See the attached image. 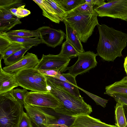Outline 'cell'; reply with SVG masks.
<instances>
[{
	"mask_svg": "<svg viewBox=\"0 0 127 127\" xmlns=\"http://www.w3.org/2000/svg\"><path fill=\"white\" fill-rule=\"evenodd\" d=\"M97 26L99 38L97 54L105 61L113 62L122 56V51L127 45V34L104 24Z\"/></svg>",
	"mask_w": 127,
	"mask_h": 127,
	"instance_id": "6da1fadb",
	"label": "cell"
},
{
	"mask_svg": "<svg viewBox=\"0 0 127 127\" xmlns=\"http://www.w3.org/2000/svg\"><path fill=\"white\" fill-rule=\"evenodd\" d=\"M54 77L61 81L69 83L75 86H77L75 77L68 73L62 74L60 73Z\"/></svg>",
	"mask_w": 127,
	"mask_h": 127,
	"instance_id": "f546056e",
	"label": "cell"
},
{
	"mask_svg": "<svg viewBox=\"0 0 127 127\" xmlns=\"http://www.w3.org/2000/svg\"><path fill=\"white\" fill-rule=\"evenodd\" d=\"M0 94L13 90L19 86L16 73L4 71L1 67V60L0 64Z\"/></svg>",
	"mask_w": 127,
	"mask_h": 127,
	"instance_id": "5bb4252c",
	"label": "cell"
},
{
	"mask_svg": "<svg viewBox=\"0 0 127 127\" xmlns=\"http://www.w3.org/2000/svg\"><path fill=\"white\" fill-rule=\"evenodd\" d=\"M79 53L66 39L65 41L62 44L61 50L59 54L71 59L78 56Z\"/></svg>",
	"mask_w": 127,
	"mask_h": 127,
	"instance_id": "603a6c76",
	"label": "cell"
},
{
	"mask_svg": "<svg viewBox=\"0 0 127 127\" xmlns=\"http://www.w3.org/2000/svg\"><path fill=\"white\" fill-rule=\"evenodd\" d=\"M70 127H116L102 122L89 115H82L75 117Z\"/></svg>",
	"mask_w": 127,
	"mask_h": 127,
	"instance_id": "2e32d148",
	"label": "cell"
},
{
	"mask_svg": "<svg viewBox=\"0 0 127 127\" xmlns=\"http://www.w3.org/2000/svg\"><path fill=\"white\" fill-rule=\"evenodd\" d=\"M13 95L14 97L22 105L24 104V98L25 95L28 92L25 89H20L17 88L12 90Z\"/></svg>",
	"mask_w": 127,
	"mask_h": 127,
	"instance_id": "f1b7e54d",
	"label": "cell"
},
{
	"mask_svg": "<svg viewBox=\"0 0 127 127\" xmlns=\"http://www.w3.org/2000/svg\"><path fill=\"white\" fill-rule=\"evenodd\" d=\"M104 94L110 96L115 93L127 94V76L121 80L106 86Z\"/></svg>",
	"mask_w": 127,
	"mask_h": 127,
	"instance_id": "e0dca14e",
	"label": "cell"
},
{
	"mask_svg": "<svg viewBox=\"0 0 127 127\" xmlns=\"http://www.w3.org/2000/svg\"><path fill=\"white\" fill-rule=\"evenodd\" d=\"M42 9L43 15L52 22L63 21L66 12L54 0H33Z\"/></svg>",
	"mask_w": 127,
	"mask_h": 127,
	"instance_id": "8fae6325",
	"label": "cell"
},
{
	"mask_svg": "<svg viewBox=\"0 0 127 127\" xmlns=\"http://www.w3.org/2000/svg\"><path fill=\"white\" fill-rule=\"evenodd\" d=\"M0 33L8 36L29 37H38L40 38L38 29L33 31L25 29L11 30L7 32H1Z\"/></svg>",
	"mask_w": 127,
	"mask_h": 127,
	"instance_id": "7402d4cb",
	"label": "cell"
},
{
	"mask_svg": "<svg viewBox=\"0 0 127 127\" xmlns=\"http://www.w3.org/2000/svg\"><path fill=\"white\" fill-rule=\"evenodd\" d=\"M126 21V22H127V20Z\"/></svg>",
	"mask_w": 127,
	"mask_h": 127,
	"instance_id": "b9f144b4",
	"label": "cell"
},
{
	"mask_svg": "<svg viewBox=\"0 0 127 127\" xmlns=\"http://www.w3.org/2000/svg\"><path fill=\"white\" fill-rule=\"evenodd\" d=\"M65 12L74 9L85 2V0H54Z\"/></svg>",
	"mask_w": 127,
	"mask_h": 127,
	"instance_id": "d4e9b609",
	"label": "cell"
},
{
	"mask_svg": "<svg viewBox=\"0 0 127 127\" xmlns=\"http://www.w3.org/2000/svg\"><path fill=\"white\" fill-rule=\"evenodd\" d=\"M125 116L127 123V105L123 104Z\"/></svg>",
	"mask_w": 127,
	"mask_h": 127,
	"instance_id": "f35d334b",
	"label": "cell"
},
{
	"mask_svg": "<svg viewBox=\"0 0 127 127\" xmlns=\"http://www.w3.org/2000/svg\"><path fill=\"white\" fill-rule=\"evenodd\" d=\"M21 0H0V8L9 10L12 8H17L21 6Z\"/></svg>",
	"mask_w": 127,
	"mask_h": 127,
	"instance_id": "83f0119b",
	"label": "cell"
},
{
	"mask_svg": "<svg viewBox=\"0 0 127 127\" xmlns=\"http://www.w3.org/2000/svg\"><path fill=\"white\" fill-rule=\"evenodd\" d=\"M27 113L23 112L18 127H34Z\"/></svg>",
	"mask_w": 127,
	"mask_h": 127,
	"instance_id": "d6a6232c",
	"label": "cell"
},
{
	"mask_svg": "<svg viewBox=\"0 0 127 127\" xmlns=\"http://www.w3.org/2000/svg\"><path fill=\"white\" fill-rule=\"evenodd\" d=\"M85 2H87L91 5L93 7L95 5H96L97 7L103 5L106 2L104 0H85Z\"/></svg>",
	"mask_w": 127,
	"mask_h": 127,
	"instance_id": "74e56055",
	"label": "cell"
},
{
	"mask_svg": "<svg viewBox=\"0 0 127 127\" xmlns=\"http://www.w3.org/2000/svg\"><path fill=\"white\" fill-rule=\"evenodd\" d=\"M110 96L113 97L116 101H120L123 104L127 105V94L115 93Z\"/></svg>",
	"mask_w": 127,
	"mask_h": 127,
	"instance_id": "d590c367",
	"label": "cell"
},
{
	"mask_svg": "<svg viewBox=\"0 0 127 127\" xmlns=\"http://www.w3.org/2000/svg\"><path fill=\"white\" fill-rule=\"evenodd\" d=\"M51 82L56 85L61 86L72 95L80 99L84 100L83 97L80 95L78 86L66 82L61 81L52 77L46 76Z\"/></svg>",
	"mask_w": 127,
	"mask_h": 127,
	"instance_id": "ac0fdd59",
	"label": "cell"
},
{
	"mask_svg": "<svg viewBox=\"0 0 127 127\" xmlns=\"http://www.w3.org/2000/svg\"><path fill=\"white\" fill-rule=\"evenodd\" d=\"M19 86L37 92H50L46 77L35 68L22 70L16 73Z\"/></svg>",
	"mask_w": 127,
	"mask_h": 127,
	"instance_id": "5b68a950",
	"label": "cell"
},
{
	"mask_svg": "<svg viewBox=\"0 0 127 127\" xmlns=\"http://www.w3.org/2000/svg\"><path fill=\"white\" fill-rule=\"evenodd\" d=\"M25 5H22L17 8L15 16L19 18H22L27 16L31 14L29 10L25 8Z\"/></svg>",
	"mask_w": 127,
	"mask_h": 127,
	"instance_id": "e575fe53",
	"label": "cell"
},
{
	"mask_svg": "<svg viewBox=\"0 0 127 127\" xmlns=\"http://www.w3.org/2000/svg\"><path fill=\"white\" fill-rule=\"evenodd\" d=\"M32 47V46L26 47L16 51L4 60V63L5 65L6 66H10L20 60L23 58L25 53Z\"/></svg>",
	"mask_w": 127,
	"mask_h": 127,
	"instance_id": "cb8c5ba5",
	"label": "cell"
},
{
	"mask_svg": "<svg viewBox=\"0 0 127 127\" xmlns=\"http://www.w3.org/2000/svg\"><path fill=\"white\" fill-rule=\"evenodd\" d=\"M70 60L59 54H43L39 63L34 68L38 70H54L61 73L65 71Z\"/></svg>",
	"mask_w": 127,
	"mask_h": 127,
	"instance_id": "30bf717a",
	"label": "cell"
},
{
	"mask_svg": "<svg viewBox=\"0 0 127 127\" xmlns=\"http://www.w3.org/2000/svg\"><path fill=\"white\" fill-rule=\"evenodd\" d=\"M94 9L99 17L127 20V0H108Z\"/></svg>",
	"mask_w": 127,
	"mask_h": 127,
	"instance_id": "8992f818",
	"label": "cell"
},
{
	"mask_svg": "<svg viewBox=\"0 0 127 127\" xmlns=\"http://www.w3.org/2000/svg\"><path fill=\"white\" fill-rule=\"evenodd\" d=\"M78 89H79L84 92L93 99L97 105H100L104 108L106 106V104L108 102V100L103 99L92 94L78 86Z\"/></svg>",
	"mask_w": 127,
	"mask_h": 127,
	"instance_id": "1f68e13d",
	"label": "cell"
},
{
	"mask_svg": "<svg viewBox=\"0 0 127 127\" xmlns=\"http://www.w3.org/2000/svg\"><path fill=\"white\" fill-rule=\"evenodd\" d=\"M27 47V46H26ZM26 47L19 43L13 42L11 45L0 56V60H4L16 51Z\"/></svg>",
	"mask_w": 127,
	"mask_h": 127,
	"instance_id": "4316f807",
	"label": "cell"
},
{
	"mask_svg": "<svg viewBox=\"0 0 127 127\" xmlns=\"http://www.w3.org/2000/svg\"><path fill=\"white\" fill-rule=\"evenodd\" d=\"M50 92L62 103L61 107L54 111L58 113L75 118L82 115H89L92 112L91 106L72 95L62 87L58 86L46 78Z\"/></svg>",
	"mask_w": 127,
	"mask_h": 127,
	"instance_id": "7a4b0ae2",
	"label": "cell"
},
{
	"mask_svg": "<svg viewBox=\"0 0 127 127\" xmlns=\"http://www.w3.org/2000/svg\"><path fill=\"white\" fill-rule=\"evenodd\" d=\"M20 19L9 10L0 8V33L6 32L16 25L21 24Z\"/></svg>",
	"mask_w": 127,
	"mask_h": 127,
	"instance_id": "9a60e30c",
	"label": "cell"
},
{
	"mask_svg": "<svg viewBox=\"0 0 127 127\" xmlns=\"http://www.w3.org/2000/svg\"><path fill=\"white\" fill-rule=\"evenodd\" d=\"M41 73L46 76L55 77L60 72L55 70L51 69L39 70Z\"/></svg>",
	"mask_w": 127,
	"mask_h": 127,
	"instance_id": "8d00e7d4",
	"label": "cell"
},
{
	"mask_svg": "<svg viewBox=\"0 0 127 127\" xmlns=\"http://www.w3.org/2000/svg\"><path fill=\"white\" fill-rule=\"evenodd\" d=\"M74 9L79 12H88L90 13L95 12L93 7L86 2L82 4L79 5Z\"/></svg>",
	"mask_w": 127,
	"mask_h": 127,
	"instance_id": "836d02e7",
	"label": "cell"
},
{
	"mask_svg": "<svg viewBox=\"0 0 127 127\" xmlns=\"http://www.w3.org/2000/svg\"><path fill=\"white\" fill-rule=\"evenodd\" d=\"M75 118L62 115L47 127H70Z\"/></svg>",
	"mask_w": 127,
	"mask_h": 127,
	"instance_id": "484cf974",
	"label": "cell"
},
{
	"mask_svg": "<svg viewBox=\"0 0 127 127\" xmlns=\"http://www.w3.org/2000/svg\"><path fill=\"white\" fill-rule=\"evenodd\" d=\"M3 35L12 42L19 43L26 47L36 46L41 43H42L41 39L38 37L32 38Z\"/></svg>",
	"mask_w": 127,
	"mask_h": 127,
	"instance_id": "ffe728a7",
	"label": "cell"
},
{
	"mask_svg": "<svg viewBox=\"0 0 127 127\" xmlns=\"http://www.w3.org/2000/svg\"><path fill=\"white\" fill-rule=\"evenodd\" d=\"M97 14L79 12L74 9L66 12L64 21L73 30L81 42L86 43L92 34L95 26L98 25Z\"/></svg>",
	"mask_w": 127,
	"mask_h": 127,
	"instance_id": "3957f363",
	"label": "cell"
},
{
	"mask_svg": "<svg viewBox=\"0 0 127 127\" xmlns=\"http://www.w3.org/2000/svg\"><path fill=\"white\" fill-rule=\"evenodd\" d=\"M17 10V8H12L10 9L9 10L12 14L15 16Z\"/></svg>",
	"mask_w": 127,
	"mask_h": 127,
	"instance_id": "60d3db41",
	"label": "cell"
},
{
	"mask_svg": "<svg viewBox=\"0 0 127 127\" xmlns=\"http://www.w3.org/2000/svg\"><path fill=\"white\" fill-rule=\"evenodd\" d=\"M38 29L42 43L53 48L60 45L66 37L64 32L61 30L54 29L47 26H43Z\"/></svg>",
	"mask_w": 127,
	"mask_h": 127,
	"instance_id": "7c38bea8",
	"label": "cell"
},
{
	"mask_svg": "<svg viewBox=\"0 0 127 127\" xmlns=\"http://www.w3.org/2000/svg\"><path fill=\"white\" fill-rule=\"evenodd\" d=\"M97 55V54L90 51L79 53L76 63L72 66L67 67L65 71L68 70V73L75 77L78 75L85 73L96 66V57Z\"/></svg>",
	"mask_w": 127,
	"mask_h": 127,
	"instance_id": "9c48e42d",
	"label": "cell"
},
{
	"mask_svg": "<svg viewBox=\"0 0 127 127\" xmlns=\"http://www.w3.org/2000/svg\"><path fill=\"white\" fill-rule=\"evenodd\" d=\"M115 106V125L116 127H127L123 104L120 101H116Z\"/></svg>",
	"mask_w": 127,
	"mask_h": 127,
	"instance_id": "44dd1931",
	"label": "cell"
},
{
	"mask_svg": "<svg viewBox=\"0 0 127 127\" xmlns=\"http://www.w3.org/2000/svg\"><path fill=\"white\" fill-rule=\"evenodd\" d=\"M12 91L0 94V127H18L24 111Z\"/></svg>",
	"mask_w": 127,
	"mask_h": 127,
	"instance_id": "277c9868",
	"label": "cell"
},
{
	"mask_svg": "<svg viewBox=\"0 0 127 127\" xmlns=\"http://www.w3.org/2000/svg\"><path fill=\"white\" fill-rule=\"evenodd\" d=\"M24 106L26 113L35 127H47L57 119L50 113V108L25 104Z\"/></svg>",
	"mask_w": 127,
	"mask_h": 127,
	"instance_id": "ba28073f",
	"label": "cell"
},
{
	"mask_svg": "<svg viewBox=\"0 0 127 127\" xmlns=\"http://www.w3.org/2000/svg\"><path fill=\"white\" fill-rule=\"evenodd\" d=\"M13 42L6 36L0 33V54L2 55L11 45Z\"/></svg>",
	"mask_w": 127,
	"mask_h": 127,
	"instance_id": "4dcf8cb0",
	"label": "cell"
},
{
	"mask_svg": "<svg viewBox=\"0 0 127 127\" xmlns=\"http://www.w3.org/2000/svg\"><path fill=\"white\" fill-rule=\"evenodd\" d=\"M63 22L65 26L66 39L79 53L85 52L81 42L77 35L65 21Z\"/></svg>",
	"mask_w": 127,
	"mask_h": 127,
	"instance_id": "d6986e66",
	"label": "cell"
},
{
	"mask_svg": "<svg viewBox=\"0 0 127 127\" xmlns=\"http://www.w3.org/2000/svg\"><path fill=\"white\" fill-rule=\"evenodd\" d=\"M124 66L127 76V56L125 58Z\"/></svg>",
	"mask_w": 127,
	"mask_h": 127,
	"instance_id": "ab89813d",
	"label": "cell"
},
{
	"mask_svg": "<svg viewBox=\"0 0 127 127\" xmlns=\"http://www.w3.org/2000/svg\"><path fill=\"white\" fill-rule=\"evenodd\" d=\"M24 104L46 107L54 110L61 107L62 103L50 92H28L25 96Z\"/></svg>",
	"mask_w": 127,
	"mask_h": 127,
	"instance_id": "52a82bcc",
	"label": "cell"
},
{
	"mask_svg": "<svg viewBox=\"0 0 127 127\" xmlns=\"http://www.w3.org/2000/svg\"><path fill=\"white\" fill-rule=\"evenodd\" d=\"M40 60L36 55L27 52L21 60L17 63L10 66H6L2 69L6 72L16 73L23 69L34 68Z\"/></svg>",
	"mask_w": 127,
	"mask_h": 127,
	"instance_id": "4fadbf2b",
	"label": "cell"
}]
</instances>
